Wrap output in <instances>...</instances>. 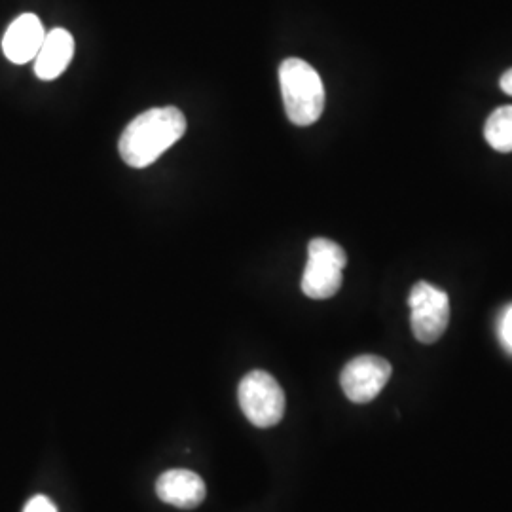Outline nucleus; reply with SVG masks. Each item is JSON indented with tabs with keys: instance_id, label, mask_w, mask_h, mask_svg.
Wrapping results in <instances>:
<instances>
[{
	"instance_id": "nucleus-13",
	"label": "nucleus",
	"mask_w": 512,
	"mask_h": 512,
	"mask_svg": "<svg viewBox=\"0 0 512 512\" xmlns=\"http://www.w3.org/2000/svg\"><path fill=\"white\" fill-rule=\"evenodd\" d=\"M501 90L503 92L507 93V95H512V69H509L507 73L503 74L501 76Z\"/></svg>"
},
{
	"instance_id": "nucleus-11",
	"label": "nucleus",
	"mask_w": 512,
	"mask_h": 512,
	"mask_svg": "<svg viewBox=\"0 0 512 512\" xmlns=\"http://www.w3.org/2000/svg\"><path fill=\"white\" fill-rule=\"evenodd\" d=\"M23 512H57V509L46 495H37L25 505Z\"/></svg>"
},
{
	"instance_id": "nucleus-5",
	"label": "nucleus",
	"mask_w": 512,
	"mask_h": 512,
	"mask_svg": "<svg viewBox=\"0 0 512 512\" xmlns=\"http://www.w3.org/2000/svg\"><path fill=\"white\" fill-rule=\"evenodd\" d=\"M412 332L421 344H435L448 329L450 300L437 287L420 281L410 293Z\"/></svg>"
},
{
	"instance_id": "nucleus-2",
	"label": "nucleus",
	"mask_w": 512,
	"mask_h": 512,
	"mask_svg": "<svg viewBox=\"0 0 512 512\" xmlns=\"http://www.w3.org/2000/svg\"><path fill=\"white\" fill-rule=\"evenodd\" d=\"M283 105L294 126L308 128L325 109V88L319 73L304 59L289 57L279 67Z\"/></svg>"
},
{
	"instance_id": "nucleus-8",
	"label": "nucleus",
	"mask_w": 512,
	"mask_h": 512,
	"mask_svg": "<svg viewBox=\"0 0 512 512\" xmlns=\"http://www.w3.org/2000/svg\"><path fill=\"white\" fill-rule=\"evenodd\" d=\"M44 38L46 33L40 19L35 14H23L8 27L2 38V50L12 63L23 65L37 57Z\"/></svg>"
},
{
	"instance_id": "nucleus-3",
	"label": "nucleus",
	"mask_w": 512,
	"mask_h": 512,
	"mask_svg": "<svg viewBox=\"0 0 512 512\" xmlns=\"http://www.w3.org/2000/svg\"><path fill=\"white\" fill-rule=\"evenodd\" d=\"M348 264L346 251L332 239H311L308 264L302 275V291L313 300H327L340 291L344 268Z\"/></svg>"
},
{
	"instance_id": "nucleus-9",
	"label": "nucleus",
	"mask_w": 512,
	"mask_h": 512,
	"mask_svg": "<svg viewBox=\"0 0 512 512\" xmlns=\"http://www.w3.org/2000/svg\"><path fill=\"white\" fill-rule=\"evenodd\" d=\"M74 55V38L65 29H54L48 33L37 57H35V74L40 80H55L65 73Z\"/></svg>"
},
{
	"instance_id": "nucleus-4",
	"label": "nucleus",
	"mask_w": 512,
	"mask_h": 512,
	"mask_svg": "<svg viewBox=\"0 0 512 512\" xmlns=\"http://www.w3.org/2000/svg\"><path fill=\"white\" fill-rule=\"evenodd\" d=\"M239 406L256 427H274L285 416V393L272 374L249 372L239 384Z\"/></svg>"
},
{
	"instance_id": "nucleus-7",
	"label": "nucleus",
	"mask_w": 512,
	"mask_h": 512,
	"mask_svg": "<svg viewBox=\"0 0 512 512\" xmlns=\"http://www.w3.org/2000/svg\"><path fill=\"white\" fill-rule=\"evenodd\" d=\"M156 494L164 503L183 511H192L202 505L207 488L202 476L186 469H173L158 478Z\"/></svg>"
},
{
	"instance_id": "nucleus-12",
	"label": "nucleus",
	"mask_w": 512,
	"mask_h": 512,
	"mask_svg": "<svg viewBox=\"0 0 512 512\" xmlns=\"http://www.w3.org/2000/svg\"><path fill=\"white\" fill-rule=\"evenodd\" d=\"M501 334H503V338H505V344L512 349V308H509L507 313H505V317H503Z\"/></svg>"
},
{
	"instance_id": "nucleus-10",
	"label": "nucleus",
	"mask_w": 512,
	"mask_h": 512,
	"mask_svg": "<svg viewBox=\"0 0 512 512\" xmlns=\"http://www.w3.org/2000/svg\"><path fill=\"white\" fill-rule=\"evenodd\" d=\"M484 137L497 152H512V107L495 109L484 128Z\"/></svg>"
},
{
	"instance_id": "nucleus-6",
	"label": "nucleus",
	"mask_w": 512,
	"mask_h": 512,
	"mask_svg": "<svg viewBox=\"0 0 512 512\" xmlns=\"http://www.w3.org/2000/svg\"><path fill=\"white\" fill-rule=\"evenodd\" d=\"M393 368L378 355H361L344 366L340 384L351 403L366 404L374 401L391 378Z\"/></svg>"
},
{
	"instance_id": "nucleus-1",
	"label": "nucleus",
	"mask_w": 512,
	"mask_h": 512,
	"mask_svg": "<svg viewBox=\"0 0 512 512\" xmlns=\"http://www.w3.org/2000/svg\"><path fill=\"white\" fill-rule=\"evenodd\" d=\"M186 133V118L175 107L141 112L129 122L120 137V156L135 169L154 164L167 148L173 147Z\"/></svg>"
}]
</instances>
